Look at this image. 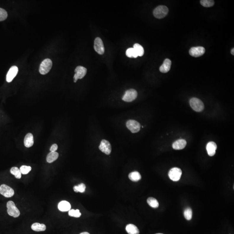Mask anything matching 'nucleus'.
Segmentation results:
<instances>
[{"instance_id": "nucleus-1", "label": "nucleus", "mask_w": 234, "mask_h": 234, "mask_svg": "<svg viewBox=\"0 0 234 234\" xmlns=\"http://www.w3.org/2000/svg\"><path fill=\"white\" fill-rule=\"evenodd\" d=\"M52 65L53 62L50 59H45L41 62L39 69V72L42 75L47 74L51 70Z\"/></svg>"}, {"instance_id": "nucleus-2", "label": "nucleus", "mask_w": 234, "mask_h": 234, "mask_svg": "<svg viewBox=\"0 0 234 234\" xmlns=\"http://www.w3.org/2000/svg\"><path fill=\"white\" fill-rule=\"evenodd\" d=\"M169 12L167 7L164 5H160L156 7L153 11L154 16L158 19H161L165 17Z\"/></svg>"}, {"instance_id": "nucleus-3", "label": "nucleus", "mask_w": 234, "mask_h": 234, "mask_svg": "<svg viewBox=\"0 0 234 234\" xmlns=\"http://www.w3.org/2000/svg\"><path fill=\"white\" fill-rule=\"evenodd\" d=\"M190 105L193 110L196 112H200L204 108L203 103L201 100L196 98H192L190 101Z\"/></svg>"}, {"instance_id": "nucleus-4", "label": "nucleus", "mask_w": 234, "mask_h": 234, "mask_svg": "<svg viewBox=\"0 0 234 234\" xmlns=\"http://www.w3.org/2000/svg\"><path fill=\"white\" fill-rule=\"evenodd\" d=\"M7 211L8 215L14 218H17L19 217L20 215V212L16 206L14 202L12 201H8L7 204Z\"/></svg>"}, {"instance_id": "nucleus-5", "label": "nucleus", "mask_w": 234, "mask_h": 234, "mask_svg": "<svg viewBox=\"0 0 234 234\" xmlns=\"http://www.w3.org/2000/svg\"><path fill=\"white\" fill-rule=\"evenodd\" d=\"M182 172L181 169L177 167L172 168L168 173L169 178L173 181H179L181 178Z\"/></svg>"}, {"instance_id": "nucleus-6", "label": "nucleus", "mask_w": 234, "mask_h": 234, "mask_svg": "<svg viewBox=\"0 0 234 234\" xmlns=\"http://www.w3.org/2000/svg\"><path fill=\"white\" fill-rule=\"evenodd\" d=\"M137 96V92L134 89H130L125 92L122 100L126 102H132L136 99Z\"/></svg>"}, {"instance_id": "nucleus-7", "label": "nucleus", "mask_w": 234, "mask_h": 234, "mask_svg": "<svg viewBox=\"0 0 234 234\" xmlns=\"http://www.w3.org/2000/svg\"><path fill=\"white\" fill-rule=\"evenodd\" d=\"M0 193L7 198L12 197L15 194V191L9 186L2 184L0 186Z\"/></svg>"}, {"instance_id": "nucleus-8", "label": "nucleus", "mask_w": 234, "mask_h": 234, "mask_svg": "<svg viewBox=\"0 0 234 234\" xmlns=\"http://www.w3.org/2000/svg\"><path fill=\"white\" fill-rule=\"evenodd\" d=\"M128 129L133 133L138 132L140 129V124L139 122L134 120H130L126 123Z\"/></svg>"}, {"instance_id": "nucleus-9", "label": "nucleus", "mask_w": 234, "mask_h": 234, "mask_svg": "<svg viewBox=\"0 0 234 234\" xmlns=\"http://www.w3.org/2000/svg\"><path fill=\"white\" fill-rule=\"evenodd\" d=\"M75 74L74 76V82H76L78 79H82L86 76L87 69L82 66H78L75 70Z\"/></svg>"}, {"instance_id": "nucleus-10", "label": "nucleus", "mask_w": 234, "mask_h": 234, "mask_svg": "<svg viewBox=\"0 0 234 234\" xmlns=\"http://www.w3.org/2000/svg\"><path fill=\"white\" fill-rule=\"evenodd\" d=\"M94 50L98 54L102 55L104 53L105 48L102 41L100 37L95 38L94 46Z\"/></svg>"}, {"instance_id": "nucleus-11", "label": "nucleus", "mask_w": 234, "mask_h": 234, "mask_svg": "<svg viewBox=\"0 0 234 234\" xmlns=\"http://www.w3.org/2000/svg\"><path fill=\"white\" fill-rule=\"evenodd\" d=\"M99 149L102 152L105 153L107 155H109L111 151V144L109 141L105 140H102L101 141Z\"/></svg>"}, {"instance_id": "nucleus-12", "label": "nucleus", "mask_w": 234, "mask_h": 234, "mask_svg": "<svg viewBox=\"0 0 234 234\" xmlns=\"http://www.w3.org/2000/svg\"><path fill=\"white\" fill-rule=\"evenodd\" d=\"M205 53V49L203 47H193L190 49V55L194 57H198L203 55Z\"/></svg>"}, {"instance_id": "nucleus-13", "label": "nucleus", "mask_w": 234, "mask_h": 234, "mask_svg": "<svg viewBox=\"0 0 234 234\" xmlns=\"http://www.w3.org/2000/svg\"><path fill=\"white\" fill-rule=\"evenodd\" d=\"M18 72V69L16 66H13L10 68L8 71L6 76V80L7 82H11L15 77Z\"/></svg>"}, {"instance_id": "nucleus-14", "label": "nucleus", "mask_w": 234, "mask_h": 234, "mask_svg": "<svg viewBox=\"0 0 234 234\" xmlns=\"http://www.w3.org/2000/svg\"><path fill=\"white\" fill-rule=\"evenodd\" d=\"M217 149V145L213 141H210L206 145V150L209 156H213L216 154V150Z\"/></svg>"}, {"instance_id": "nucleus-15", "label": "nucleus", "mask_w": 234, "mask_h": 234, "mask_svg": "<svg viewBox=\"0 0 234 234\" xmlns=\"http://www.w3.org/2000/svg\"><path fill=\"white\" fill-rule=\"evenodd\" d=\"M187 145V141L184 139L176 140L173 144V148L175 150H179L183 149Z\"/></svg>"}, {"instance_id": "nucleus-16", "label": "nucleus", "mask_w": 234, "mask_h": 234, "mask_svg": "<svg viewBox=\"0 0 234 234\" xmlns=\"http://www.w3.org/2000/svg\"><path fill=\"white\" fill-rule=\"evenodd\" d=\"M171 61L170 60L166 59L164 61L163 63L160 67V72L162 73H166L169 72L171 68Z\"/></svg>"}, {"instance_id": "nucleus-17", "label": "nucleus", "mask_w": 234, "mask_h": 234, "mask_svg": "<svg viewBox=\"0 0 234 234\" xmlns=\"http://www.w3.org/2000/svg\"><path fill=\"white\" fill-rule=\"evenodd\" d=\"M34 143L33 137L31 133L28 134L25 136L24 140V144L26 148H30L32 146Z\"/></svg>"}, {"instance_id": "nucleus-18", "label": "nucleus", "mask_w": 234, "mask_h": 234, "mask_svg": "<svg viewBox=\"0 0 234 234\" xmlns=\"http://www.w3.org/2000/svg\"><path fill=\"white\" fill-rule=\"evenodd\" d=\"M58 208L62 211H69L71 209V206L70 203L66 201H62L59 203Z\"/></svg>"}, {"instance_id": "nucleus-19", "label": "nucleus", "mask_w": 234, "mask_h": 234, "mask_svg": "<svg viewBox=\"0 0 234 234\" xmlns=\"http://www.w3.org/2000/svg\"><path fill=\"white\" fill-rule=\"evenodd\" d=\"M31 228L35 232H43L46 229V226L44 224L34 223L31 225Z\"/></svg>"}, {"instance_id": "nucleus-20", "label": "nucleus", "mask_w": 234, "mask_h": 234, "mask_svg": "<svg viewBox=\"0 0 234 234\" xmlns=\"http://www.w3.org/2000/svg\"><path fill=\"white\" fill-rule=\"evenodd\" d=\"M126 230L129 234H139L140 233L137 227L134 225L131 224L126 226Z\"/></svg>"}, {"instance_id": "nucleus-21", "label": "nucleus", "mask_w": 234, "mask_h": 234, "mask_svg": "<svg viewBox=\"0 0 234 234\" xmlns=\"http://www.w3.org/2000/svg\"><path fill=\"white\" fill-rule=\"evenodd\" d=\"M59 157V153L57 152L49 153L47 157V161L49 163H53Z\"/></svg>"}, {"instance_id": "nucleus-22", "label": "nucleus", "mask_w": 234, "mask_h": 234, "mask_svg": "<svg viewBox=\"0 0 234 234\" xmlns=\"http://www.w3.org/2000/svg\"><path fill=\"white\" fill-rule=\"evenodd\" d=\"M129 177L130 180L134 182L138 181L141 178V176L140 173L137 171H134L130 173L129 174Z\"/></svg>"}, {"instance_id": "nucleus-23", "label": "nucleus", "mask_w": 234, "mask_h": 234, "mask_svg": "<svg viewBox=\"0 0 234 234\" xmlns=\"http://www.w3.org/2000/svg\"><path fill=\"white\" fill-rule=\"evenodd\" d=\"M147 203L151 207L153 208H157L159 206V203L155 198L153 197H149L147 199Z\"/></svg>"}, {"instance_id": "nucleus-24", "label": "nucleus", "mask_w": 234, "mask_h": 234, "mask_svg": "<svg viewBox=\"0 0 234 234\" xmlns=\"http://www.w3.org/2000/svg\"><path fill=\"white\" fill-rule=\"evenodd\" d=\"M134 49L139 57H142L144 54V49L143 47L138 44H134Z\"/></svg>"}, {"instance_id": "nucleus-25", "label": "nucleus", "mask_w": 234, "mask_h": 234, "mask_svg": "<svg viewBox=\"0 0 234 234\" xmlns=\"http://www.w3.org/2000/svg\"><path fill=\"white\" fill-rule=\"evenodd\" d=\"M126 56L129 58H136L138 57L137 53L134 48H129L127 49L126 52Z\"/></svg>"}, {"instance_id": "nucleus-26", "label": "nucleus", "mask_w": 234, "mask_h": 234, "mask_svg": "<svg viewBox=\"0 0 234 234\" xmlns=\"http://www.w3.org/2000/svg\"><path fill=\"white\" fill-rule=\"evenodd\" d=\"M10 172H11V173L12 174L14 175L15 176L16 178L18 179L21 178V173L20 169L17 167H12V168H11Z\"/></svg>"}, {"instance_id": "nucleus-27", "label": "nucleus", "mask_w": 234, "mask_h": 234, "mask_svg": "<svg viewBox=\"0 0 234 234\" xmlns=\"http://www.w3.org/2000/svg\"><path fill=\"white\" fill-rule=\"evenodd\" d=\"M86 186L84 183H81L78 186H74L73 187L74 191L75 192H80L81 193L85 192L86 190Z\"/></svg>"}, {"instance_id": "nucleus-28", "label": "nucleus", "mask_w": 234, "mask_h": 234, "mask_svg": "<svg viewBox=\"0 0 234 234\" xmlns=\"http://www.w3.org/2000/svg\"><path fill=\"white\" fill-rule=\"evenodd\" d=\"M192 210L190 208H186L184 211V216L187 220H190L192 218Z\"/></svg>"}, {"instance_id": "nucleus-29", "label": "nucleus", "mask_w": 234, "mask_h": 234, "mask_svg": "<svg viewBox=\"0 0 234 234\" xmlns=\"http://www.w3.org/2000/svg\"><path fill=\"white\" fill-rule=\"evenodd\" d=\"M200 4L203 6L208 7L213 6L215 2L212 0H202L200 1Z\"/></svg>"}, {"instance_id": "nucleus-30", "label": "nucleus", "mask_w": 234, "mask_h": 234, "mask_svg": "<svg viewBox=\"0 0 234 234\" xmlns=\"http://www.w3.org/2000/svg\"><path fill=\"white\" fill-rule=\"evenodd\" d=\"M69 215L70 217L79 218L81 217V213L78 209H71L69 211Z\"/></svg>"}, {"instance_id": "nucleus-31", "label": "nucleus", "mask_w": 234, "mask_h": 234, "mask_svg": "<svg viewBox=\"0 0 234 234\" xmlns=\"http://www.w3.org/2000/svg\"><path fill=\"white\" fill-rule=\"evenodd\" d=\"M31 169L32 168L31 166L23 165L22 166L20 167V170L21 174H28L30 171H31Z\"/></svg>"}, {"instance_id": "nucleus-32", "label": "nucleus", "mask_w": 234, "mask_h": 234, "mask_svg": "<svg viewBox=\"0 0 234 234\" xmlns=\"http://www.w3.org/2000/svg\"><path fill=\"white\" fill-rule=\"evenodd\" d=\"M7 12L3 8H0V21L5 20L7 17Z\"/></svg>"}, {"instance_id": "nucleus-33", "label": "nucleus", "mask_w": 234, "mask_h": 234, "mask_svg": "<svg viewBox=\"0 0 234 234\" xmlns=\"http://www.w3.org/2000/svg\"><path fill=\"white\" fill-rule=\"evenodd\" d=\"M58 146L57 144H53L52 145L50 148V151L51 152H56V150H57Z\"/></svg>"}, {"instance_id": "nucleus-34", "label": "nucleus", "mask_w": 234, "mask_h": 234, "mask_svg": "<svg viewBox=\"0 0 234 234\" xmlns=\"http://www.w3.org/2000/svg\"><path fill=\"white\" fill-rule=\"evenodd\" d=\"M231 53H232V55H234V49L233 48V49H232L231 50Z\"/></svg>"}, {"instance_id": "nucleus-35", "label": "nucleus", "mask_w": 234, "mask_h": 234, "mask_svg": "<svg viewBox=\"0 0 234 234\" xmlns=\"http://www.w3.org/2000/svg\"><path fill=\"white\" fill-rule=\"evenodd\" d=\"M80 234H90L89 233H87V232H83V233H81Z\"/></svg>"}, {"instance_id": "nucleus-36", "label": "nucleus", "mask_w": 234, "mask_h": 234, "mask_svg": "<svg viewBox=\"0 0 234 234\" xmlns=\"http://www.w3.org/2000/svg\"><path fill=\"white\" fill-rule=\"evenodd\" d=\"M163 234L158 233V234Z\"/></svg>"}]
</instances>
